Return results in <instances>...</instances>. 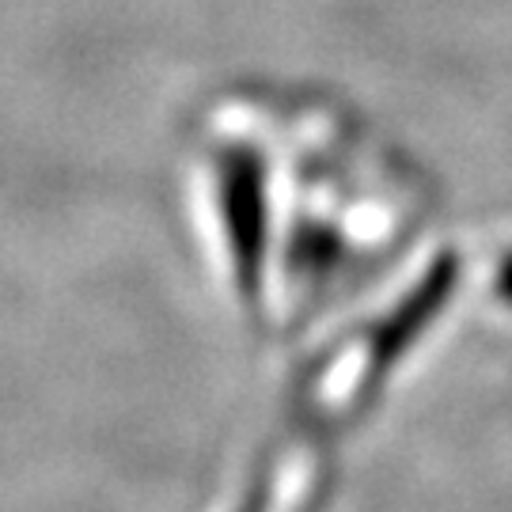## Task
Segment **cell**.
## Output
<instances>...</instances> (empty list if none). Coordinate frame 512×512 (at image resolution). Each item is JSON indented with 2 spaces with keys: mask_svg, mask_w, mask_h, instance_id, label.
<instances>
[{
  "mask_svg": "<svg viewBox=\"0 0 512 512\" xmlns=\"http://www.w3.org/2000/svg\"><path fill=\"white\" fill-rule=\"evenodd\" d=\"M205 217L217 239L224 281L243 308H258L274 262V183L266 152L205 122L198 133Z\"/></svg>",
  "mask_w": 512,
  "mask_h": 512,
  "instance_id": "cell-1",
  "label": "cell"
},
{
  "mask_svg": "<svg viewBox=\"0 0 512 512\" xmlns=\"http://www.w3.org/2000/svg\"><path fill=\"white\" fill-rule=\"evenodd\" d=\"M448 289H452V262H440L433 274L421 277L418 285L387 311L376 327L368 330L365 353H368V376L372 380H380L395 361H403L406 349L418 342L421 334H425V327L433 323V315L444 308Z\"/></svg>",
  "mask_w": 512,
  "mask_h": 512,
  "instance_id": "cell-2",
  "label": "cell"
},
{
  "mask_svg": "<svg viewBox=\"0 0 512 512\" xmlns=\"http://www.w3.org/2000/svg\"><path fill=\"white\" fill-rule=\"evenodd\" d=\"M497 293L512 304V255L505 258V262H501V270H497Z\"/></svg>",
  "mask_w": 512,
  "mask_h": 512,
  "instance_id": "cell-3",
  "label": "cell"
}]
</instances>
